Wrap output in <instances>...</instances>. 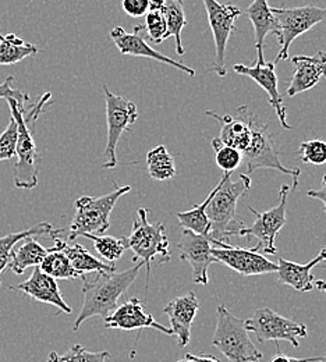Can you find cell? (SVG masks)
I'll list each match as a JSON object with an SVG mask.
<instances>
[{
	"label": "cell",
	"instance_id": "cell-6",
	"mask_svg": "<svg viewBox=\"0 0 326 362\" xmlns=\"http://www.w3.org/2000/svg\"><path fill=\"white\" fill-rule=\"evenodd\" d=\"M243 319L234 317L223 305L216 310V329L212 337L215 346L231 362H260L262 353L252 343Z\"/></svg>",
	"mask_w": 326,
	"mask_h": 362
},
{
	"label": "cell",
	"instance_id": "cell-4",
	"mask_svg": "<svg viewBox=\"0 0 326 362\" xmlns=\"http://www.w3.org/2000/svg\"><path fill=\"white\" fill-rule=\"evenodd\" d=\"M115 189L102 197H80L74 202L76 214L69 227L67 240L74 241L84 234L100 235L110 227V215L117 201L130 192V185H119L113 181Z\"/></svg>",
	"mask_w": 326,
	"mask_h": 362
},
{
	"label": "cell",
	"instance_id": "cell-45",
	"mask_svg": "<svg viewBox=\"0 0 326 362\" xmlns=\"http://www.w3.org/2000/svg\"><path fill=\"white\" fill-rule=\"evenodd\" d=\"M1 38H3V35H1V34H0V40H1Z\"/></svg>",
	"mask_w": 326,
	"mask_h": 362
},
{
	"label": "cell",
	"instance_id": "cell-3",
	"mask_svg": "<svg viewBox=\"0 0 326 362\" xmlns=\"http://www.w3.org/2000/svg\"><path fill=\"white\" fill-rule=\"evenodd\" d=\"M251 187L248 175L241 173L238 181L232 180V173H223L216 187L209 192V199L205 208V215L211 225L209 238L212 244L226 243L232 235H238L245 227L237 218V202L245 197Z\"/></svg>",
	"mask_w": 326,
	"mask_h": 362
},
{
	"label": "cell",
	"instance_id": "cell-9",
	"mask_svg": "<svg viewBox=\"0 0 326 362\" xmlns=\"http://www.w3.org/2000/svg\"><path fill=\"white\" fill-rule=\"evenodd\" d=\"M290 191H291V187L283 184L280 187L278 205L268 211L258 212L251 205H248V209L254 215V222L251 226L244 227L238 235L247 237L248 241L255 238L258 241V244L252 247L255 251L261 250L267 255H275L278 252L275 247V240L280 230L287 222L286 211H287V198Z\"/></svg>",
	"mask_w": 326,
	"mask_h": 362
},
{
	"label": "cell",
	"instance_id": "cell-8",
	"mask_svg": "<svg viewBox=\"0 0 326 362\" xmlns=\"http://www.w3.org/2000/svg\"><path fill=\"white\" fill-rule=\"evenodd\" d=\"M103 93L106 102V123H107V139L103 151L105 169H115L117 160V144L126 132H132V126L139 119L137 106L130 99L116 95L103 84Z\"/></svg>",
	"mask_w": 326,
	"mask_h": 362
},
{
	"label": "cell",
	"instance_id": "cell-20",
	"mask_svg": "<svg viewBox=\"0 0 326 362\" xmlns=\"http://www.w3.org/2000/svg\"><path fill=\"white\" fill-rule=\"evenodd\" d=\"M325 261L326 247L320 251V254L314 259H311L305 265L290 262L280 257L279 261H278V272H276L278 280L283 284L293 287L297 291H301V293L311 291V290H314V280H315V277L311 273V269Z\"/></svg>",
	"mask_w": 326,
	"mask_h": 362
},
{
	"label": "cell",
	"instance_id": "cell-24",
	"mask_svg": "<svg viewBox=\"0 0 326 362\" xmlns=\"http://www.w3.org/2000/svg\"><path fill=\"white\" fill-rule=\"evenodd\" d=\"M56 228L47 222H41L37 223L35 226L30 227L27 230L23 231H17V233H10L4 237H0V274L8 267V262L11 259V252L13 248L24 238L27 237H37V235H47L52 237ZM1 286V281H0Z\"/></svg>",
	"mask_w": 326,
	"mask_h": 362
},
{
	"label": "cell",
	"instance_id": "cell-29",
	"mask_svg": "<svg viewBox=\"0 0 326 362\" xmlns=\"http://www.w3.org/2000/svg\"><path fill=\"white\" fill-rule=\"evenodd\" d=\"M83 237L93 240V247H95L96 252L106 262H113L115 264L117 259L122 258L124 251L129 250V247H127V237L116 238V237L103 235V234H100V235L84 234Z\"/></svg>",
	"mask_w": 326,
	"mask_h": 362
},
{
	"label": "cell",
	"instance_id": "cell-39",
	"mask_svg": "<svg viewBox=\"0 0 326 362\" xmlns=\"http://www.w3.org/2000/svg\"><path fill=\"white\" fill-rule=\"evenodd\" d=\"M177 362H221L211 354H186L183 360Z\"/></svg>",
	"mask_w": 326,
	"mask_h": 362
},
{
	"label": "cell",
	"instance_id": "cell-44",
	"mask_svg": "<svg viewBox=\"0 0 326 362\" xmlns=\"http://www.w3.org/2000/svg\"><path fill=\"white\" fill-rule=\"evenodd\" d=\"M27 1H28V3H31V1H33V0H27Z\"/></svg>",
	"mask_w": 326,
	"mask_h": 362
},
{
	"label": "cell",
	"instance_id": "cell-34",
	"mask_svg": "<svg viewBox=\"0 0 326 362\" xmlns=\"http://www.w3.org/2000/svg\"><path fill=\"white\" fill-rule=\"evenodd\" d=\"M298 159L304 163L322 166L326 163V142L321 139L304 141L298 148Z\"/></svg>",
	"mask_w": 326,
	"mask_h": 362
},
{
	"label": "cell",
	"instance_id": "cell-31",
	"mask_svg": "<svg viewBox=\"0 0 326 362\" xmlns=\"http://www.w3.org/2000/svg\"><path fill=\"white\" fill-rule=\"evenodd\" d=\"M110 357L109 351H99L91 353L81 344H74L64 354H57L56 351H52L47 356V362H107Z\"/></svg>",
	"mask_w": 326,
	"mask_h": 362
},
{
	"label": "cell",
	"instance_id": "cell-28",
	"mask_svg": "<svg viewBox=\"0 0 326 362\" xmlns=\"http://www.w3.org/2000/svg\"><path fill=\"white\" fill-rule=\"evenodd\" d=\"M41 271L52 276L53 279H62V280H73L77 277H83L78 272L76 271L67 258V255L56 248H49L47 257L40 265Z\"/></svg>",
	"mask_w": 326,
	"mask_h": 362
},
{
	"label": "cell",
	"instance_id": "cell-30",
	"mask_svg": "<svg viewBox=\"0 0 326 362\" xmlns=\"http://www.w3.org/2000/svg\"><path fill=\"white\" fill-rule=\"evenodd\" d=\"M208 199H209V195L206 197V199L202 204L194 206L192 209L186 211V212H177L176 216L179 219L180 226L187 228V230H191L194 233L209 237L211 225H209V221L205 215V208H206Z\"/></svg>",
	"mask_w": 326,
	"mask_h": 362
},
{
	"label": "cell",
	"instance_id": "cell-10",
	"mask_svg": "<svg viewBox=\"0 0 326 362\" xmlns=\"http://www.w3.org/2000/svg\"><path fill=\"white\" fill-rule=\"evenodd\" d=\"M244 323L247 330L257 336L260 344H265L271 340L275 343L286 340L293 344V347L298 349V337H308V329L304 323L281 317L271 308L257 310L252 317L244 320Z\"/></svg>",
	"mask_w": 326,
	"mask_h": 362
},
{
	"label": "cell",
	"instance_id": "cell-40",
	"mask_svg": "<svg viewBox=\"0 0 326 362\" xmlns=\"http://www.w3.org/2000/svg\"><path fill=\"white\" fill-rule=\"evenodd\" d=\"M310 198H315L324 204V211L326 212V175L322 177V187L321 189H310L307 192Z\"/></svg>",
	"mask_w": 326,
	"mask_h": 362
},
{
	"label": "cell",
	"instance_id": "cell-25",
	"mask_svg": "<svg viewBox=\"0 0 326 362\" xmlns=\"http://www.w3.org/2000/svg\"><path fill=\"white\" fill-rule=\"evenodd\" d=\"M40 53V47L28 44L16 34L3 35L0 40V66H10Z\"/></svg>",
	"mask_w": 326,
	"mask_h": 362
},
{
	"label": "cell",
	"instance_id": "cell-5",
	"mask_svg": "<svg viewBox=\"0 0 326 362\" xmlns=\"http://www.w3.org/2000/svg\"><path fill=\"white\" fill-rule=\"evenodd\" d=\"M149 209L140 208L137 211V221L133 222L132 234L127 237V247L133 251V262H141L146 269V277H151V265L169 264L172 259L170 244L166 235L163 223H151L148 221Z\"/></svg>",
	"mask_w": 326,
	"mask_h": 362
},
{
	"label": "cell",
	"instance_id": "cell-26",
	"mask_svg": "<svg viewBox=\"0 0 326 362\" xmlns=\"http://www.w3.org/2000/svg\"><path fill=\"white\" fill-rule=\"evenodd\" d=\"M165 16L169 35L175 38L176 52L179 56H185L186 50L182 45V31L186 27V13H185V0H165L162 7Z\"/></svg>",
	"mask_w": 326,
	"mask_h": 362
},
{
	"label": "cell",
	"instance_id": "cell-36",
	"mask_svg": "<svg viewBox=\"0 0 326 362\" xmlns=\"http://www.w3.org/2000/svg\"><path fill=\"white\" fill-rule=\"evenodd\" d=\"M13 83H14V77L10 76L0 84V99H6V100L7 99H14L20 105L25 106V103L30 100L28 93H25L21 90H14Z\"/></svg>",
	"mask_w": 326,
	"mask_h": 362
},
{
	"label": "cell",
	"instance_id": "cell-15",
	"mask_svg": "<svg viewBox=\"0 0 326 362\" xmlns=\"http://www.w3.org/2000/svg\"><path fill=\"white\" fill-rule=\"evenodd\" d=\"M275 67H276L275 63L265 62L262 64L254 63L251 66L234 64L233 70L237 74H241L254 80L262 90L268 93V102L274 107L281 127L284 130H291V126L287 123V113L283 105V96L278 88L279 80L275 73Z\"/></svg>",
	"mask_w": 326,
	"mask_h": 362
},
{
	"label": "cell",
	"instance_id": "cell-38",
	"mask_svg": "<svg viewBox=\"0 0 326 362\" xmlns=\"http://www.w3.org/2000/svg\"><path fill=\"white\" fill-rule=\"evenodd\" d=\"M275 344H276L278 353H276V356L269 362H320V358H321V357H310V358H294V357H289V356L280 353L278 343H275Z\"/></svg>",
	"mask_w": 326,
	"mask_h": 362
},
{
	"label": "cell",
	"instance_id": "cell-7",
	"mask_svg": "<svg viewBox=\"0 0 326 362\" xmlns=\"http://www.w3.org/2000/svg\"><path fill=\"white\" fill-rule=\"evenodd\" d=\"M279 27L276 34L280 50L275 59V64L289 57L290 45L294 40L308 33L318 24H326V8L318 6H301V7H271Z\"/></svg>",
	"mask_w": 326,
	"mask_h": 362
},
{
	"label": "cell",
	"instance_id": "cell-11",
	"mask_svg": "<svg viewBox=\"0 0 326 362\" xmlns=\"http://www.w3.org/2000/svg\"><path fill=\"white\" fill-rule=\"evenodd\" d=\"M208 23L214 35L215 42V62L214 71L225 78L228 76L226 70V46L229 42L231 35L237 31L234 21L237 17L243 14L240 7L234 6L233 3H219L218 0H202Z\"/></svg>",
	"mask_w": 326,
	"mask_h": 362
},
{
	"label": "cell",
	"instance_id": "cell-41",
	"mask_svg": "<svg viewBox=\"0 0 326 362\" xmlns=\"http://www.w3.org/2000/svg\"><path fill=\"white\" fill-rule=\"evenodd\" d=\"M165 0H149V10H162Z\"/></svg>",
	"mask_w": 326,
	"mask_h": 362
},
{
	"label": "cell",
	"instance_id": "cell-19",
	"mask_svg": "<svg viewBox=\"0 0 326 362\" xmlns=\"http://www.w3.org/2000/svg\"><path fill=\"white\" fill-rule=\"evenodd\" d=\"M199 311V301L194 291L176 297L168 303L163 313L169 317L173 336L177 337V346L186 347L191 339V325Z\"/></svg>",
	"mask_w": 326,
	"mask_h": 362
},
{
	"label": "cell",
	"instance_id": "cell-23",
	"mask_svg": "<svg viewBox=\"0 0 326 362\" xmlns=\"http://www.w3.org/2000/svg\"><path fill=\"white\" fill-rule=\"evenodd\" d=\"M47 254V248H44L38 241L33 240V237H27L21 240L16 248H13L11 259L7 268H10L16 274H23L28 268L40 267Z\"/></svg>",
	"mask_w": 326,
	"mask_h": 362
},
{
	"label": "cell",
	"instance_id": "cell-35",
	"mask_svg": "<svg viewBox=\"0 0 326 362\" xmlns=\"http://www.w3.org/2000/svg\"><path fill=\"white\" fill-rule=\"evenodd\" d=\"M17 139H18V124L14 117H10L7 127L0 134V162L8 160L16 156Z\"/></svg>",
	"mask_w": 326,
	"mask_h": 362
},
{
	"label": "cell",
	"instance_id": "cell-13",
	"mask_svg": "<svg viewBox=\"0 0 326 362\" xmlns=\"http://www.w3.org/2000/svg\"><path fill=\"white\" fill-rule=\"evenodd\" d=\"M112 42L119 49V52L123 56H134V57H146V59H152L155 62L168 64L170 67H175L183 73H186L187 76L194 77L195 76V70L186 66L182 62L173 60L168 56H165L163 53L158 52L156 49H153L149 45L144 38H145V31L142 25H136L134 31L130 34L127 33L124 28L122 27H115L110 34H109Z\"/></svg>",
	"mask_w": 326,
	"mask_h": 362
},
{
	"label": "cell",
	"instance_id": "cell-14",
	"mask_svg": "<svg viewBox=\"0 0 326 362\" xmlns=\"http://www.w3.org/2000/svg\"><path fill=\"white\" fill-rule=\"evenodd\" d=\"M212 247L209 237L185 228L177 248L180 251V259L188 262L192 269L195 284L206 286L209 281L208 269L212 264L218 262L211 252Z\"/></svg>",
	"mask_w": 326,
	"mask_h": 362
},
{
	"label": "cell",
	"instance_id": "cell-22",
	"mask_svg": "<svg viewBox=\"0 0 326 362\" xmlns=\"http://www.w3.org/2000/svg\"><path fill=\"white\" fill-rule=\"evenodd\" d=\"M54 245L53 248L63 251L67 258L70 259L73 268L78 272L81 276L87 273H99V272H116V265L113 262H103L93 257L90 251H87L81 244H69L67 241L62 240L59 235L53 237Z\"/></svg>",
	"mask_w": 326,
	"mask_h": 362
},
{
	"label": "cell",
	"instance_id": "cell-18",
	"mask_svg": "<svg viewBox=\"0 0 326 362\" xmlns=\"http://www.w3.org/2000/svg\"><path fill=\"white\" fill-rule=\"evenodd\" d=\"M10 290H18L35 301L50 304L56 307L60 313H64V314L73 313L71 307L63 300L56 279L44 273L40 267L34 268L31 276L25 281L14 287H10Z\"/></svg>",
	"mask_w": 326,
	"mask_h": 362
},
{
	"label": "cell",
	"instance_id": "cell-12",
	"mask_svg": "<svg viewBox=\"0 0 326 362\" xmlns=\"http://www.w3.org/2000/svg\"><path fill=\"white\" fill-rule=\"evenodd\" d=\"M212 245L211 252L216 261L243 276H260L278 272V264L269 261L264 254L254 248H235L231 244L218 241Z\"/></svg>",
	"mask_w": 326,
	"mask_h": 362
},
{
	"label": "cell",
	"instance_id": "cell-2",
	"mask_svg": "<svg viewBox=\"0 0 326 362\" xmlns=\"http://www.w3.org/2000/svg\"><path fill=\"white\" fill-rule=\"evenodd\" d=\"M144 265L137 262L133 268L124 272H99L91 279L84 274L83 279V308L74 320L73 330L77 332L80 326L90 317H107L119 304L120 297L137 280Z\"/></svg>",
	"mask_w": 326,
	"mask_h": 362
},
{
	"label": "cell",
	"instance_id": "cell-16",
	"mask_svg": "<svg viewBox=\"0 0 326 362\" xmlns=\"http://www.w3.org/2000/svg\"><path fill=\"white\" fill-rule=\"evenodd\" d=\"M105 320L106 329H116V330H142V329H156L168 336H173L170 327L159 325L151 314L144 310V305L137 297L130 298L129 301L117 305Z\"/></svg>",
	"mask_w": 326,
	"mask_h": 362
},
{
	"label": "cell",
	"instance_id": "cell-27",
	"mask_svg": "<svg viewBox=\"0 0 326 362\" xmlns=\"http://www.w3.org/2000/svg\"><path fill=\"white\" fill-rule=\"evenodd\" d=\"M146 165L153 180L168 181L176 176L175 159L163 145H158L146 153Z\"/></svg>",
	"mask_w": 326,
	"mask_h": 362
},
{
	"label": "cell",
	"instance_id": "cell-1",
	"mask_svg": "<svg viewBox=\"0 0 326 362\" xmlns=\"http://www.w3.org/2000/svg\"><path fill=\"white\" fill-rule=\"evenodd\" d=\"M52 93L47 92L40 100L30 109L25 110L24 105H20L14 99H7L11 117L17 120L18 124V139L16 156L17 162L14 165V185L20 189H33L38 185V175L42 158L38 152L34 132L38 117L44 113L45 106L52 100Z\"/></svg>",
	"mask_w": 326,
	"mask_h": 362
},
{
	"label": "cell",
	"instance_id": "cell-33",
	"mask_svg": "<svg viewBox=\"0 0 326 362\" xmlns=\"http://www.w3.org/2000/svg\"><path fill=\"white\" fill-rule=\"evenodd\" d=\"M144 31H145V37L149 38V41L156 45L170 38L168 31V24L162 10H149L145 14Z\"/></svg>",
	"mask_w": 326,
	"mask_h": 362
},
{
	"label": "cell",
	"instance_id": "cell-17",
	"mask_svg": "<svg viewBox=\"0 0 326 362\" xmlns=\"http://www.w3.org/2000/svg\"><path fill=\"white\" fill-rule=\"evenodd\" d=\"M291 64L294 66V74L286 90L290 98L313 90L322 78H326V52L320 50L315 56H293Z\"/></svg>",
	"mask_w": 326,
	"mask_h": 362
},
{
	"label": "cell",
	"instance_id": "cell-37",
	"mask_svg": "<svg viewBox=\"0 0 326 362\" xmlns=\"http://www.w3.org/2000/svg\"><path fill=\"white\" fill-rule=\"evenodd\" d=\"M122 6L126 14L134 18L144 17L149 11V0H123Z\"/></svg>",
	"mask_w": 326,
	"mask_h": 362
},
{
	"label": "cell",
	"instance_id": "cell-43",
	"mask_svg": "<svg viewBox=\"0 0 326 362\" xmlns=\"http://www.w3.org/2000/svg\"><path fill=\"white\" fill-rule=\"evenodd\" d=\"M320 362H326V356L321 357V358H320Z\"/></svg>",
	"mask_w": 326,
	"mask_h": 362
},
{
	"label": "cell",
	"instance_id": "cell-42",
	"mask_svg": "<svg viewBox=\"0 0 326 362\" xmlns=\"http://www.w3.org/2000/svg\"><path fill=\"white\" fill-rule=\"evenodd\" d=\"M314 287H317V290L322 291L326 294V281L325 280H314Z\"/></svg>",
	"mask_w": 326,
	"mask_h": 362
},
{
	"label": "cell",
	"instance_id": "cell-32",
	"mask_svg": "<svg viewBox=\"0 0 326 362\" xmlns=\"http://www.w3.org/2000/svg\"><path fill=\"white\" fill-rule=\"evenodd\" d=\"M212 148L215 152V162L223 173H233L235 169L243 163V156L238 149L231 145L223 144L219 136L212 139Z\"/></svg>",
	"mask_w": 326,
	"mask_h": 362
},
{
	"label": "cell",
	"instance_id": "cell-21",
	"mask_svg": "<svg viewBox=\"0 0 326 362\" xmlns=\"http://www.w3.org/2000/svg\"><path fill=\"white\" fill-rule=\"evenodd\" d=\"M247 17L251 20L255 31V49L257 60L255 63H265L264 59V42L268 34H278V21L268 4V0H254L245 10Z\"/></svg>",
	"mask_w": 326,
	"mask_h": 362
}]
</instances>
